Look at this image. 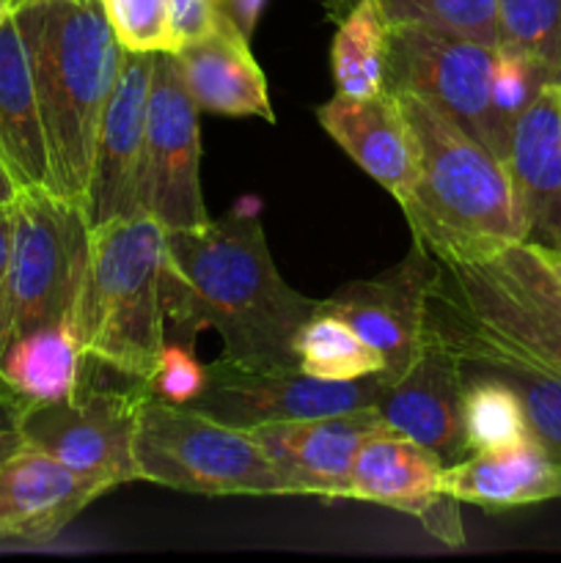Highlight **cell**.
<instances>
[{
  "label": "cell",
  "mask_w": 561,
  "mask_h": 563,
  "mask_svg": "<svg viewBox=\"0 0 561 563\" xmlns=\"http://www.w3.org/2000/svg\"><path fill=\"white\" fill-rule=\"evenodd\" d=\"M16 196H20V185H16L11 170L6 168V163L0 159V209L11 207V203L16 201Z\"/></svg>",
  "instance_id": "37"
},
{
  "label": "cell",
  "mask_w": 561,
  "mask_h": 563,
  "mask_svg": "<svg viewBox=\"0 0 561 563\" xmlns=\"http://www.w3.org/2000/svg\"><path fill=\"white\" fill-rule=\"evenodd\" d=\"M322 130L399 203L407 201L418 174L416 135L402 113L399 97L383 88L355 99L336 91L317 110Z\"/></svg>",
  "instance_id": "19"
},
{
  "label": "cell",
  "mask_w": 561,
  "mask_h": 563,
  "mask_svg": "<svg viewBox=\"0 0 561 563\" xmlns=\"http://www.w3.org/2000/svg\"><path fill=\"white\" fill-rule=\"evenodd\" d=\"M531 247L537 251V256L542 258L544 267L550 269V275H553L556 284H559V289H561V251H553V247H537V245H531Z\"/></svg>",
  "instance_id": "38"
},
{
  "label": "cell",
  "mask_w": 561,
  "mask_h": 563,
  "mask_svg": "<svg viewBox=\"0 0 561 563\" xmlns=\"http://www.w3.org/2000/svg\"><path fill=\"white\" fill-rule=\"evenodd\" d=\"M218 9L242 36L251 38L253 27H256L258 14L264 9V0H218Z\"/></svg>",
  "instance_id": "36"
},
{
  "label": "cell",
  "mask_w": 561,
  "mask_h": 563,
  "mask_svg": "<svg viewBox=\"0 0 561 563\" xmlns=\"http://www.w3.org/2000/svg\"><path fill=\"white\" fill-rule=\"evenodd\" d=\"M544 80H548L544 71L534 60H528L526 55L515 53L509 47H495L493 110L495 119H498V126L509 135V143L517 115L528 108V102H531L534 93L539 91V86Z\"/></svg>",
  "instance_id": "30"
},
{
  "label": "cell",
  "mask_w": 561,
  "mask_h": 563,
  "mask_svg": "<svg viewBox=\"0 0 561 563\" xmlns=\"http://www.w3.org/2000/svg\"><path fill=\"white\" fill-rule=\"evenodd\" d=\"M0 14H3V11H0Z\"/></svg>",
  "instance_id": "41"
},
{
  "label": "cell",
  "mask_w": 561,
  "mask_h": 563,
  "mask_svg": "<svg viewBox=\"0 0 561 563\" xmlns=\"http://www.w3.org/2000/svg\"><path fill=\"white\" fill-rule=\"evenodd\" d=\"M374 407L336 416L297 418L251 429L275 465L295 484L302 498L352 500V465L363 440L385 429Z\"/></svg>",
  "instance_id": "16"
},
{
  "label": "cell",
  "mask_w": 561,
  "mask_h": 563,
  "mask_svg": "<svg viewBox=\"0 0 561 563\" xmlns=\"http://www.w3.org/2000/svg\"><path fill=\"white\" fill-rule=\"evenodd\" d=\"M165 229L146 212L91 229L86 275L72 308L82 355L121 377L148 379L165 335Z\"/></svg>",
  "instance_id": "5"
},
{
  "label": "cell",
  "mask_w": 561,
  "mask_h": 563,
  "mask_svg": "<svg viewBox=\"0 0 561 563\" xmlns=\"http://www.w3.org/2000/svg\"><path fill=\"white\" fill-rule=\"evenodd\" d=\"M443 460L418 440L385 427L363 440L352 465V500L413 515L449 548L465 542L457 500L443 493Z\"/></svg>",
  "instance_id": "14"
},
{
  "label": "cell",
  "mask_w": 561,
  "mask_h": 563,
  "mask_svg": "<svg viewBox=\"0 0 561 563\" xmlns=\"http://www.w3.org/2000/svg\"><path fill=\"white\" fill-rule=\"evenodd\" d=\"M501 47L526 55L561 82V0H498Z\"/></svg>",
  "instance_id": "27"
},
{
  "label": "cell",
  "mask_w": 561,
  "mask_h": 563,
  "mask_svg": "<svg viewBox=\"0 0 561 563\" xmlns=\"http://www.w3.org/2000/svg\"><path fill=\"white\" fill-rule=\"evenodd\" d=\"M462 427H465V443L471 454L512 449V445L537 438L520 394L495 372L482 374V377L465 374Z\"/></svg>",
  "instance_id": "26"
},
{
  "label": "cell",
  "mask_w": 561,
  "mask_h": 563,
  "mask_svg": "<svg viewBox=\"0 0 561 563\" xmlns=\"http://www.w3.org/2000/svg\"><path fill=\"white\" fill-rule=\"evenodd\" d=\"M218 20V0H170V25L179 47L207 36Z\"/></svg>",
  "instance_id": "33"
},
{
  "label": "cell",
  "mask_w": 561,
  "mask_h": 563,
  "mask_svg": "<svg viewBox=\"0 0 561 563\" xmlns=\"http://www.w3.org/2000/svg\"><path fill=\"white\" fill-rule=\"evenodd\" d=\"M154 53L121 49L116 86L99 121L82 212L91 229L141 214V165L146 141Z\"/></svg>",
  "instance_id": "13"
},
{
  "label": "cell",
  "mask_w": 561,
  "mask_h": 563,
  "mask_svg": "<svg viewBox=\"0 0 561 563\" xmlns=\"http://www.w3.org/2000/svg\"><path fill=\"white\" fill-rule=\"evenodd\" d=\"M493 60L495 47L476 38L399 22L385 38V88L418 93L506 163L509 135L493 110Z\"/></svg>",
  "instance_id": "8"
},
{
  "label": "cell",
  "mask_w": 561,
  "mask_h": 563,
  "mask_svg": "<svg viewBox=\"0 0 561 563\" xmlns=\"http://www.w3.org/2000/svg\"><path fill=\"white\" fill-rule=\"evenodd\" d=\"M377 5L388 25L416 22L501 47L498 0H377Z\"/></svg>",
  "instance_id": "28"
},
{
  "label": "cell",
  "mask_w": 561,
  "mask_h": 563,
  "mask_svg": "<svg viewBox=\"0 0 561 563\" xmlns=\"http://www.w3.org/2000/svg\"><path fill=\"white\" fill-rule=\"evenodd\" d=\"M385 38H388V22L377 0H355L341 16L330 49L336 91L355 99L383 91Z\"/></svg>",
  "instance_id": "24"
},
{
  "label": "cell",
  "mask_w": 561,
  "mask_h": 563,
  "mask_svg": "<svg viewBox=\"0 0 561 563\" xmlns=\"http://www.w3.org/2000/svg\"><path fill=\"white\" fill-rule=\"evenodd\" d=\"M88 247L91 225L80 203L50 187L20 190L14 201L6 346L31 330L72 317L86 275Z\"/></svg>",
  "instance_id": "7"
},
{
  "label": "cell",
  "mask_w": 561,
  "mask_h": 563,
  "mask_svg": "<svg viewBox=\"0 0 561 563\" xmlns=\"http://www.w3.org/2000/svg\"><path fill=\"white\" fill-rule=\"evenodd\" d=\"M487 372L501 374L512 388L520 394L522 407L528 412L534 434L539 443L561 460V383L550 377H537V374L509 372V368H487Z\"/></svg>",
  "instance_id": "31"
},
{
  "label": "cell",
  "mask_w": 561,
  "mask_h": 563,
  "mask_svg": "<svg viewBox=\"0 0 561 563\" xmlns=\"http://www.w3.org/2000/svg\"><path fill=\"white\" fill-rule=\"evenodd\" d=\"M135 471L138 482L207 498L297 495L295 484L284 476L251 429L231 427L154 394L138 418Z\"/></svg>",
  "instance_id": "6"
},
{
  "label": "cell",
  "mask_w": 561,
  "mask_h": 563,
  "mask_svg": "<svg viewBox=\"0 0 561 563\" xmlns=\"http://www.w3.org/2000/svg\"><path fill=\"white\" fill-rule=\"evenodd\" d=\"M82 355L69 319L31 330L6 346L0 374L31 401L69 399L82 377Z\"/></svg>",
  "instance_id": "23"
},
{
  "label": "cell",
  "mask_w": 561,
  "mask_h": 563,
  "mask_svg": "<svg viewBox=\"0 0 561 563\" xmlns=\"http://www.w3.org/2000/svg\"><path fill=\"white\" fill-rule=\"evenodd\" d=\"M380 390H383L380 372L333 383V379L311 377L300 366H237L218 357L207 366L204 394L187 407L231 427L256 429L264 423L374 407Z\"/></svg>",
  "instance_id": "11"
},
{
  "label": "cell",
  "mask_w": 561,
  "mask_h": 563,
  "mask_svg": "<svg viewBox=\"0 0 561 563\" xmlns=\"http://www.w3.org/2000/svg\"><path fill=\"white\" fill-rule=\"evenodd\" d=\"M0 159L11 170L20 190H53L31 60L11 9L0 14Z\"/></svg>",
  "instance_id": "22"
},
{
  "label": "cell",
  "mask_w": 561,
  "mask_h": 563,
  "mask_svg": "<svg viewBox=\"0 0 561 563\" xmlns=\"http://www.w3.org/2000/svg\"><path fill=\"white\" fill-rule=\"evenodd\" d=\"M22 0H0V11H9V9H14V5H20Z\"/></svg>",
  "instance_id": "39"
},
{
  "label": "cell",
  "mask_w": 561,
  "mask_h": 563,
  "mask_svg": "<svg viewBox=\"0 0 561 563\" xmlns=\"http://www.w3.org/2000/svg\"><path fill=\"white\" fill-rule=\"evenodd\" d=\"M526 242L561 251V82L544 80L512 126L509 159Z\"/></svg>",
  "instance_id": "18"
},
{
  "label": "cell",
  "mask_w": 561,
  "mask_h": 563,
  "mask_svg": "<svg viewBox=\"0 0 561 563\" xmlns=\"http://www.w3.org/2000/svg\"><path fill=\"white\" fill-rule=\"evenodd\" d=\"M11 390H14V388H11V385L6 383L3 374H0V394H11ZM14 394H16V390H14Z\"/></svg>",
  "instance_id": "40"
},
{
  "label": "cell",
  "mask_w": 561,
  "mask_h": 563,
  "mask_svg": "<svg viewBox=\"0 0 561 563\" xmlns=\"http://www.w3.org/2000/svg\"><path fill=\"white\" fill-rule=\"evenodd\" d=\"M435 256L413 240V251L380 278L350 280L319 311L344 319L366 344L383 355V377L394 379L413 363L427 339V300Z\"/></svg>",
  "instance_id": "12"
},
{
  "label": "cell",
  "mask_w": 561,
  "mask_h": 563,
  "mask_svg": "<svg viewBox=\"0 0 561 563\" xmlns=\"http://www.w3.org/2000/svg\"><path fill=\"white\" fill-rule=\"evenodd\" d=\"M11 11L31 60L53 190L82 207L121 44L99 0H22Z\"/></svg>",
  "instance_id": "3"
},
{
  "label": "cell",
  "mask_w": 561,
  "mask_h": 563,
  "mask_svg": "<svg viewBox=\"0 0 561 563\" xmlns=\"http://www.w3.org/2000/svg\"><path fill=\"white\" fill-rule=\"evenodd\" d=\"M462 396L465 363L427 328L410 366L399 377H383L374 410L391 429L427 445L449 467L471 454L462 427Z\"/></svg>",
  "instance_id": "15"
},
{
  "label": "cell",
  "mask_w": 561,
  "mask_h": 563,
  "mask_svg": "<svg viewBox=\"0 0 561 563\" xmlns=\"http://www.w3.org/2000/svg\"><path fill=\"white\" fill-rule=\"evenodd\" d=\"M182 80L198 110L220 115H256L273 124L267 77L242 36L223 14L207 36L176 49Z\"/></svg>",
  "instance_id": "20"
},
{
  "label": "cell",
  "mask_w": 561,
  "mask_h": 563,
  "mask_svg": "<svg viewBox=\"0 0 561 563\" xmlns=\"http://www.w3.org/2000/svg\"><path fill=\"white\" fill-rule=\"evenodd\" d=\"M394 93L418 148L416 185L399 203L413 240L440 262H482L526 242V223L504 159L418 93Z\"/></svg>",
  "instance_id": "4"
},
{
  "label": "cell",
  "mask_w": 561,
  "mask_h": 563,
  "mask_svg": "<svg viewBox=\"0 0 561 563\" xmlns=\"http://www.w3.org/2000/svg\"><path fill=\"white\" fill-rule=\"evenodd\" d=\"M148 385H152L154 396L170 401V405H193L207 388V366H201L190 350L165 341L163 355L148 377Z\"/></svg>",
  "instance_id": "32"
},
{
  "label": "cell",
  "mask_w": 561,
  "mask_h": 563,
  "mask_svg": "<svg viewBox=\"0 0 561 563\" xmlns=\"http://www.w3.org/2000/svg\"><path fill=\"white\" fill-rule=\"evenodd\" d=\"M11 251H14V203L0 209V355L6 346V330H9Z\"/></svg>",
  "instance_id": "35"
},
{
  "label": "cell",
  "mask_w": 561,
  "mask_h": 563,
  "mask_svg": "<svg viewBox=\"0 0 561 563\" xmlns=\"http://www.w3.org/2000/svg\"><path fill=\"white\" fill-rule=\"evenodd\" d=\"M292 350L297 366L319 379L346 383L383 372V355L366 344L344 319L319 308L300 324Z\"/></svg>",
  "instance_id": "25"
},
{
  "label": "cell",
  "mask_w": 561,
  "mask_h": 563,
  "mask_svg": "<svg viewBox=\"0 0 561 563\" xmlns=\"http://www.w3.org/2000/svg\"><path fill=\"white\" fill-rule=\"evenodd\" d=\"M443 493L487 511L561 500V460L537 438L501 451H476L443 471Z\"/></svg>",
  "instance_id": "21"
},
{
  "label": "cell",
  "mask_w": 561,
  "mask_h": 563,
  "mask_svg": "<svg viewBox=\"0 0 561 563\" xmlns=\"http://www.w3.org/2000/svg\"><path fill=\"white\" fill-rule=\"evenodd\" d=\"M148 396V379H132L121 388L94 383L86 357L80 385L69 399L31 401L22 423L25 440L82 476L113 487L138 482L135 432Z\"/></svg>",
  "instance_id": "9"
},
{
  "label": "cell",
  "mask_w": 561,
  "mask_h": 563,
  "mask_svg": "<svg viewBox=\"0 0 561 563\" xmlns=\"http://www.w3.org/2000/svg\"><path fill=\"white\" fill-rule=\"evenodd\" d=\"M187 93L176 53H154L146 141L141 165V209L165 231L209 223L201 192V124Z\"/></svg>",
  "instance_id": "10"
},
{
  "label": "cell",
  "mask_w": 561,
  "mask_h": 563,
  "mask_svg": "<svg viewBox=\"0 0 561 563\" xmlns=\"http://www.w3.org/2000/svg\"><path fill=\"white\" fill-rule=\"evenodd\" d=\"M28 407H31V399L14 394V390L0 394V462H6L28 445L25 429H22Z\"/></svg>",
  "instance_id": "34"
},
{
  "label": "cell",
  "mask_w": 561,
  "mask_h": 563,
  "mask_svg": "<svg viewBox=\"0 0 561 563\" xmlns=\"http://www.w3.org/2000/svg\"><path fill=\"white\" fill-rule=\"evenodd\" d=\"M163 311L165 335L170 328L190 341L215 330L220 357L237 366H297L292 341L317 300L280 278L258 214L231 212L165 231Z\"/></svg>",
  "instance_id": "1"
},
{
  "label": "cell",
  "mask_w": 561,
  "mask_h": 563,
  "mask_svg": "<svg viewBox=\"0 0 561 563\" xmlns=\"http://www.w3.org/2000/svg\"><path fill=\"white\" fill-rule=\"evenodd\" d=\"M427 328L465 366L561 383V289L528 242L482 262L435 258Z\"/></svg>",
  "instance_id": "2"
},
{
  "label": "cell",
  "mask_w": 561,
  "mask_h": 563,
  "mask_svg": "<svg viewBox=\"0 0 561 563\" xmlns=\"http://www.w3.org/2000/svg\"><path fill=\"white\" fill-rule=\"evenodd\" d=\"M113 484L25 445L0 462V542L47 544Z\"/></svg>",
  "instance_id": "17"
},
{
  "label": "cell",
  "mask_w": 561,
  "mask_h": 563,
  "mask_svg": "<svg viewBox=\"0 0 561 563\" xmlns=\"http://www.w3.org/2000/svg\"><path fill=\"white\" fill-rule=\"evenodd\" d=\"M121 49L130 53H176L170 0H99Z\"/></svg>",
  "instance_id": "29"
}]
</instances>
